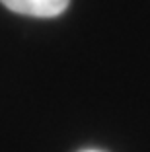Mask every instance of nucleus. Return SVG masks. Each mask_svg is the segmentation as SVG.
<instances>
[{"label": "nucleus", "instance_id": "f03ea898", "mask_svg": "<svg viewBox=\"0 0 150 152\" xmlns=\"http://www.w3.org/2000/svg\"><path fill=\"white\" fill-rule=\"evenodd\" d=\"M88 152H94V150H88Z\"/></svg>", "mask_w": 150, "mask_h": 152}, {"label": "nucleus", "instance_id": "f257e3e1", "mask_svg": "<svg viewBox=\"0 0 150 152\" xmlns=\"http://www.w3.org/2000/svg\"><path fill=\"white\" fill-rule=\"evenodd\" d=\"M8 10L31 18H57L68 8L70 0H0Z\"/></svg>", "mask_w": 150, "mask_h": 152}]
</instances>
